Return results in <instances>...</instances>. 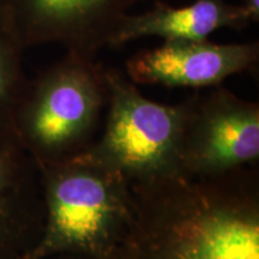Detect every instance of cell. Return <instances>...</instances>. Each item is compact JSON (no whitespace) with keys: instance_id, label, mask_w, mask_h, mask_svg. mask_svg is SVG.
I'll list each match as a JSON object with an SVG mask.
<instances>
[{"instance_id":"30bf717a","label":"cell","mask_w":259,"mask_h":259,"mask_svg":"<svg viewBox=\"0 0 259 259\" xmlns=\"http://www.w3.org/2000/svg\"><path fill=\"white\" fill-rule=\"evenodd\" d=\"M24 51L0 12V142L15 135V114L29 82Z\"/></svg>"},{"instance_id":"6da1fadb","label":"cell","mask_w":259,"mask_h":259,"mask_svg":"<svg viewBox=\"0 0 259 259\" xmlns=\"http://www.w3.org/2000/svg\"><path fill=\"white\" fill-rule=\"evenodd\" d=\"M135 225L120 259H259L254 166L130 183Z\"/></svg>"},{"instance_id":"7c38bea8","label":"cell","mask_w":259,"mask_h":259,"mask_svg":"<svg viewBox=\"0 0 259 259\" xmlns=\"http://www.w3.org/2000/svg\"><path fill=\"white\" fill-rule=\"evenodd\" d=\"M44 259H87V258L78 257V255H72V254H57V255H52V257H47Z\"/></svg>"},{"instance_id":"8992f818","label":"cell","mask_w":259,"mask_h":259,"mask_svg":"<svg viewBox=\"0 0 259 259\" xmlns=\"http://www.w3.org/2000/svg\"><path fill=\"white\" fill-rule=\"evenodd\" d=\"M141 0H0V12L24 50L60 45L95 59L121 18Z\"/></svg>"},{"instance_id":"277c9868","label":"cell","mask_w":259,"mask_h":259,"mask_svg":"<svg viewBox=\"0 0 259 259\" xmlns=\"http://www.w3.org/2000/svg\"><path fill=\"white\" fill-rule=\"evenodd\" d=\"M108 92L106 124L88 150L131 181L179 176L178 148L185 101H151L119 70L105 67Z\"/></svg>"},{"instance_id":"ba28073f","label":"cell","mask_w":259,"mask_h":259,"mask_svg":"<svg viewBox=\"0 0 259 259\" xmlns=\"http://www.w3.org/2000/svg\"><path fill=\"white\" fill-rule=\"evenodd\" d=\"M45 222L40 169L15 135L0 142V259H24Z\"/></svg>"},{"instance_id":"7a4b0ae2","label":"cell","mask_w":259,"mask_h":259,"mask_svg":"<svg viewBox=\"0 0 259 259\" xmlns=\"http://www.w3.org/2000/svg\"><path fill=\"white\" fill-rule=\"evenodd\" d=\"M38 169L45 222L24 259H120L135 225L127 178L88 151Z\"/></svg>"},{"instance_id":"52a82bcc","label":"cell","mask_w":259,"mask_h":259,"mask_svg":"<svg viewBox=\"0 0 259 259\" xmlns=\"http://www.w3.org/2000/svg\"><path fill=\"white\" fill-rule=\"evenodd\" d=\"M258 42L213 44L209 40H168L139 51L126 61V76L136 85L213 88L227 78L253 69Z\"/></svg>"},{"instance_id":"3957f363","label":"cell","mask_w":259,"mask_h":259,"mask_svg":"<svg viewBox=\"0 0 259 259\" xmlns=\"http://www.w3.org/2000/svg\"><path fill=\"white\" fill-rule=\"evenodd\" d=\"M107 101L105 67L66 52L29 79L15 114V136L38 167L69 160L95 142Z\"/></svg>"},{"instance_id":"8fae6325","label":"cell","mask_w":259,"mask_h":259,"mask_svg":"<svg viewBox=\"0 0 259 259\" xmlns=\"http://www.w3.org/2000/svg\"><path fill=\"white\" fill-rule=\"evenodd\" d=\"M239 5L245 10L251 23L259 22V0H241V4Z\"/></svg>"},{"instance_id":"9c48e42d","label":"cell","mask_w":259,"mask_h":259,"mask_svg":"<svg viewBox=\"0 0 259 259\" xmlns=\"http://www.w3.org/2000/svg\"><path fill=\"white\" fill-rule=\"evenodd\" d=\"M250 23L245 10L228 0H194L177 8L157 2L143 14H126L108 47H119L147 36H157L163 41L208 40L220 29L242 30Z\"/></svg>"},{"instance_id":"5b68a950","label":"cell","mask_w":259,"mask_h":259,"mask_svg":"<svg viewBox=\"0 0 259 259\" xmlns=\"http://www.w3.org/2000/svg\"><path fill=\"white\" fill-rule=\"evenodd\" d=\"M185 115L178 148V174L209 178L259 158V106L223 87L184 100Z\"/></svg>"}]
</instances>
